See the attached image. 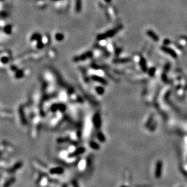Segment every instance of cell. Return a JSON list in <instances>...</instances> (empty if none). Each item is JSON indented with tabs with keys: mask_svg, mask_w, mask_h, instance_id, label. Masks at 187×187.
<instances>
[{
	"mask_svg": "<svg viewBox=\"0 0 187 187\" xmlns=\"http://www.w3.org/2000/svg\"><path fill=\"white\" fill-rule=\"evenodd\" d=\"M88 158L84 157L79 159L78 162H77V170L78 171L81 172H84L87 168H88Z\"/></svg>",
	"mask_w": 187,
	"mask_h": 187,
	"instance_id": "obj_1",
	"label": "cell"
},
{
	"mask_svg": "<svg viewBox=\"0 0 187 187\" xmlns=\"http://www.w3.org/2000/svg\"><path fill=\"white\" fill-rule=\"evenodd\" d=\"M1 145L2 146L4 147V153H5V155L7 154V153H8V154H10V153H12L14 151L15 148L12 145H11L10 143H9L8 142H7L6 141H4V143H3V142L1 143Z\"/></svg>",
	"mask_w": 187,
	"mask_h": 187,
	"instance_id": "obj_2",
	"label": "cell"
},
{
	"mask_svg": "<svg viewBox=\"0 0 187 187\" xmlns=\"http://www.w3.org/2000/svg\"><path fill=\"white\" fill-rule=\"evenodd\" d=\"M161 49H162V50L163 51V52H166L167 53L170 54V55L171 56L172 58H177V54H176L175 52H174L172 49H169L167 47H162Z\"/></svg>",
	"mask_w": 187,
	"mask_h": 187,
	"instance_id": "obj_3",
	"label": "cell"
},
{
	"mask_svg": "<svg viewBox=\"0 0 187 187\" xmlns=\"http://www.w3.org/2000/svg\"><path fill=\"white\" fill-rule=\"evenodd\" d=\"M162 172V162H158L156 165V176L159 177L161 175Z\"/></svg>",
	"mask_w": 187,
	"mask_h": 187,
	"instance_id": "obj_4",
	"label": "cell"
},
{
	"mask_svg": "<svg viewBox=\"0 0 187 187\" xmlns=\"http://www.w3.org/2000/svg\"><path fill=\"white\" fill-rule=\"evenodd\" d=\"M147 34H148V35L150 36L154 41H157L158 40H159V37H158V36L155 33L153 32V31L148 30V32H147Z\"/></svg>",
	"mask_w": 187,
	"mask_h": 187,
	"instance_id": "obj_5",
	"label": "cell"
},
{
	"mask_svg": "<svg viewBox=\"0 0 187 187\" xmlns=\"http://www.w3.org/2000/svg\"><path fill=\"white\" fill-rule=\"evenodd\" d=\"M141 64H142V69L143 71H146L147 70V66H146V64H145V62L143 59H142V61H141Z\"/></svg>",
	"mask_w": 187,
	"mask_h": 187,
	"instance_id": "obj_6",
	"label": "cell"
}]
</instances>
